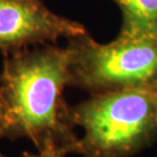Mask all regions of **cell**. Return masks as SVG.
Instances as JSON below:
<instances>
[{
    "mask_svg": "<svg viewBox=\"0 0 157 157\" xmlns=\"http://www.w3.org/2000/svg\"><path fill=\"white\" fill-rule=\"evenodd\" d=\"M6 117H7V110H6L5 100L3 97L1 88H0V140L3 139L5 125H6Z\"/></svg>",
    "mask_w": 157,
    "mask_h": 157,
    "instance_id": "cell-7",
    "label": "cell"
},
{
    "mask_svg": "<svg viewBox=\"0 0 157 157\" xmlns=\"http://www.w3.org/2000/svg\"><path fill=\"white\" fill-rule=\"evenodd\" d=\"M68 64L67 47L50 44L4 56L0 74L7 110L3 139H27L37 149L54 144L71 154L78 135L63 98L70 86Z\"/></svg>",
    "mask_w": 157,
    "mask_h": 157,
    "instance_id": "cell-1",
    "label": "cell"
},
{
    "mask_svg": "<svg viewBox=\"0 0 157 157\" xmlns=\"http://www.w3.org/2000/svg\"><path fill=\"white\" fill-rule=\"evenodd\" d=\"M151 89H152V90H154L155 92H157V83H156V84L154 85V86H153V87L151 88Z\"/></svg>",
    "mask_w": 157,
    "mask_h": 157,
    "instance_id": "cell-8",
    "label": "cell"
},
{
    "mask_svg": "<svg viewBox=\"0 0 157 157\" xmlns=\"http://www.w3.org/2000/svg\"><path fill=\"white\" fill-rule=\"evenodd\" d=\"M87 32L81 23L51 11L42 0H0V51L4 56Z\"/></svg>",
    "mask_w": 157,
    "mask_h": 157,
    "instance_id": "cell-4",
    "label": "cell"
},
{
    "mask_svg": "<svg viewBox=\"0 0 157 157\" xmlns=\"http://www.w3.org/2000/svg\"><path fill=\"white\" fill-rule=\"evenodd\" d=\"M70 86L91 95L151 89L157 83V36H117L107 44L89 33L68 39Z\"/></svg>",
    "mask_w": 157,
    "mask_h": 157,
    "instance_id": "cell-3",
    "label": "cell"
},
{
    "mask_svg": "<svg viewBox=\"0 0 157 157\" xmlns=\"http://www.w3.org/2000/svg\"><path fill=\"white\" fill-rule=\"evenodd\" d=\"M121 11L119 36H157V0H112Z\"/></svg>",
    "mask_w": 157,
    "mask_h": 157,
    "instance_id": "cell-5",
    "label": "cell"
},
{
    "mask_svg": "<svg viewBox=\"0 0 157 157\" xmlns=\"http://www.w3.org/2000/svg\"><path fill=\"white\" fill-rule=\"evenodd\" d=\"M81 128L71 153L84 157H132L157 141V92L128 89L91 95L71 106Z\"/></svg>",
    "mask_w": 157,
    "mask_h": 157,
    "instance_id": "cell-2",
    "label": "cell"
},
{
    "mask_svg": "<svg viewBox=\"0 0 157 157\" xmlns=\"http://www.w3.org/2000/svg\"><path fill=\"white\" fill-rule=\"evenodd\" d=\"M67 153L54 144H46L37 149V153L25 152L21 157H65Z\"/></svg>",
    "mask_w": 157,
    "mask_h": 157,
    "instance_id": "cell-6",
    "label": "cell"
}]
</instances>
